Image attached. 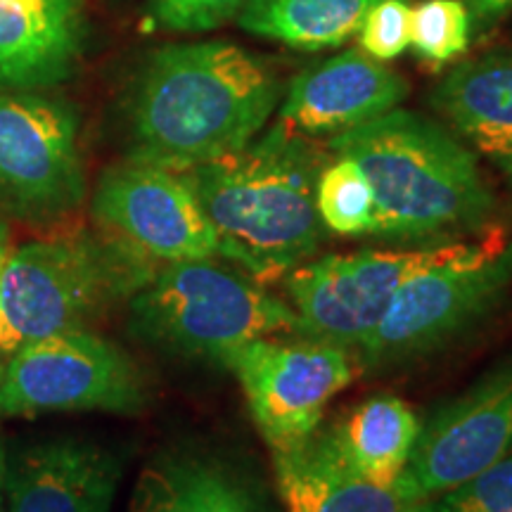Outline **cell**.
<instances>
[{"instance_id": "1", "label": "cell", "mask_w": 512, "mask_h": 512, "mask_svg": "<svg viewBox=\"0 0 512 512\" xmlns=\"http://www.w3.org/2000/svg\"><path fill=\"white\" fill-rule=\"evenodd\" d=\"M328 150L354 159L373 188L368 238L422 249L498 228L501 207L475 152L439 121L396 107L332 136Z\"/></svg>"}, {"instance_id": "2", "label": "cell", "mask_w": 512, "mask_h": 512, "mask_svg": "<svg viewBox=\"0 0 512 512\" xmlns=\"http://www.w3.org/2000/svg\"><path fill=\"white\" fill-rule=\"evenodd\" d=\"M280 91L273 69L233 43L157 50L131 100V159L183 174L238 152L264 131Z\"/></svg>"}, {"instance_id": "3", "label": "cell", "mask_w": 512, "mask_h": 512, "mask_svg": "<svg viewBox=\"0 0 512 512\" xmlns=\"http://www.w3.org/2000/svg\"><path fill=\"white\" fill-rule=\"evenodd\" d=\"M323 150L275 124L247 147L183 171L219 235V256L271 285L318 254Z\"/></svg>"}, {"instance_id": "4", "label": "cell", "mask_w": 512, "mask_h": 512, "mask_svg": "<svg viewBox=\"0 0 512 512\" xmlns=\"http://www.w3.org/2000/svg\"><path fill=\"white\" fill-rule=\"evenodd\" d=\"M157 261L110 233H72L10 249L0 278V356L60 332L88 330L157 271Z\"/></svg>"}, {"instance_id": "5", "label": "cell", "mask_w": 512, "mask_h": 512, "mask_svg": "<svg viewBox=\"0 0 512 512\" xmlns=\"http://www.w3.org/2000/svg\"><path fill=\"white\" fill-rule=\"evenodd\" d=\"M128 325L155 349L226 370L254 339L297 335V316L287 299L214 259L157 268L128 299Z\"/></svg>"}, {"instance_id": "6", "label": "cell", "mask_w": 512, "mask_h": 512, "mask_svg": "<svg viewBox=\"0 0 512 512\" xmlns=\"http://www.w3.org/2000/svg\"><path fill=\"white\" fill-rule=\"evenodd\" d=\"M512 290V242L501 228L415 273L354 351L368 373L411 366L453 344L501 309Z\"/></svg>"}, {"instance_id": "7", "label": "cell", "mask_w": 512, "mask_h": 512, "mask_svg": "<svg viewBox=\"0 0 512 512\" xmlns=\"http://www.w3.org/2000/svg\"><path fill=\"white\" fill-rule=\"evenodd\" d=\"M147 382L138 363L110 339L72 330L38 339L0 373V415L105 411L138 413Z\"/></svg>"}, {"instance_id": "8", "label": "cell", "mask_w": 512, "mask_h": 512, "mask_svg": "<svg viewBox=\"0 0 512 512\" xmlns=\"http://www.w3.org/2000/svg\"><path fill=\"white\" fill-rule=\"evenodd\" d=\"M467 242L309 259L283 278L287 302L297 316V335L356 351L415 273L451 259Z\"/></svg>"}, {"instance_id": "9", "label": "cell", "mask_w": 512, "mask_h": 512, "mask_svg": "<svg viewBox=\"0 0 512 512\" xmlns=\"http://www.w3.org/2000/svg\"><path fill=\"white\" fill-rule=\"evenodd\" d=\"M228 370L273 453L316 434L328 403L356 380L358 363L354 351L299 335L254 339Z\"/></svg>"}, {"instance_id": "10", "label": "cell", "mask_w": 512, "mask_h": 512, "mask_svg": "<svg viewBox=\"0 0 512 512\" xmlns=\"http://www.w3.org/2000/svg\"><path fill=\"white\" fill-rule=\"evenodd\" d=\"M512 456V354L420 422L396 489L411 503L470 482Z\"/></svg>"}, {"instance_id": "11", "label": "cell", "mask_w": 512, "mask_h": 512, "mask_svg": "<svg viewBox=\"0 0 512 512\" xmlns=\"http://www.w3.org/2000/svg\"><path fill=\"white\" fill-rule=\"evenodd\" d=\"M79 119L64 102L0 93V202L24 219H57L83 202Z\"/></svg>"}, {"instance_id": "12", "label": "cell", "mask_w": 512, "mask_h": 512, "mask_svg": "<svg viewBox=\"0 0 512 512\" xmlns=\"http://www.w3.org/2000/svg\"><path fill=\"white\" fill-rule=\"evenodd\" d=\"M93 216L105 233L157 264L214 259L219 235L178 171L128 159L107 169L93 195Z\"/></svg>"}, {"instance_id": "13", "label": "cell", "mask_w": 512, "mask_h": 512, "mask_svg": "<svg viewBox=\"0 0 512 512\" xmlns=\"http://www.w3.org/2000/svg\"><path fill=\"white\" fill-rule=\"evenodd\" d=\"M406 95L408 81L399 72L351 48L290 83L278 124L306 138H332L396 110Z\"/></svg>"}, {"instance_id": "14", "label": "cell", "mask_w": 512, "mask_h": 512, "mask_svg": "<svg viewBox=\"0 0 512 512\" xmlns=\"http://www.w3.org/2000/svg\"><path fill=\"white\" fill-rule=\"evenodd\" d=\"M121 460L105 446L55 439L31 446L8 470L10 512H110Z\"/></svg>"}, {"instance_id": "15", "label": "cell", "mask_w": 512, "mask_h": 512, "mask_svg": "<svg viewBox=\"0 0 512 512\" xmlns=\"http://www.w3.org/2000/svg\"><path fill=\"white\" fill-rule=\"evenodd\" d=\"M456 138L512 185V50L460 62L430 95Z\"/></svg>"}, {"instance_id": "16", "label": "cell", "mask_w": 512, "mask_h": 512, "mask_svg": "<svg viewBox=\"0 0 512 512\" xmlns=\"http://www.w3.org/2000/svg\"><path fill=\"white\" fill-rule=\"evenodd\" d=\"M81 0H0V88H46L81 53Z\"/></svg>"}, {"instance_id": "17", "label": "cell", "mask_w": 512, "mask_h": 512, "mask_svg": "<svg viewBox=\"0 0 512 512\" xmlns=\"http://www.w3.org/2000/svg\"><path fill=\"white\" fill-rule=\"evenodd\" d=\"M275 489L285 512H411L396 486L368 482L344 463L325 427L302 444L273 451Z\"/></svg>"}, {"instance_id": "18", "label": "cell", "mask_w": 512, "mask_h": 512, "mask_svg": "<svg viewBox=\"0 0 512 512\" xmlns=\"http://www.w3.org/2000/svg\"><path fill=\"white\" fill-rule=\"evenodd\" d=\"M128 512H273L264 491L226 460L169 451L140 472Z\"/></svg>"}, {"instance_id": "19", "label": "cell", "mask_w": 512, "mask_h": 512, "mask_svg": "<svg viewBox=\"0 0 512 512\" xmlns=\"http://www.w3.org/2000/svg\"><path fill=\"white\" fill-rule=\"evenodd\" d=\"M337 453L368 482L394 486L418 441L420 420L394 394H375L325 427Z\"/></svg>"}, {"instance_id": "20", "label": "cell", "mask_w": 512, "mask_h": 512, "mask_svg": "<svg viewBox=\"0 0 512 512\" xmlns=\"http://www.w3.org/2000/svg\"><path fill=\"white\" fill-rule=\"evenodd\" d=\"M380 0H247L238 24L297 50L335 48L354 38Z\"/></svg>"}, {"instance_id": "21", "label": "cell", "mask_w": 512, "mask_h": 512, "mask_svg": "<svg viewBox=\"0 0 512 512\" xmlns=\"http://www.w3.org/2000/svg\"><path fill=\"white\" fill-rule=\"evenodd\" d=\"M373 207V188L354 159L335 157L323 166L316 185V209L328 233L366 238L373 228Z\"/></svg>"}, {"instance_id": "22", "label": "cell", "mask_w": 512, "mask_h": 512, "mask_svg": "<svg viewBox=\"0 0 512 512\" xmlns=\"http://www.w3.org/2000/svg\"><path fill=\"white\" fill-rule=\"evenodd\" d=\"M470 29L472 15L463 0H425L411 10V48L432 69L467 53Z\"/></svg>"}, {"instance_id": "23", "label": "cell", "mask_w": 512, "mask_h": 512, "mask_svg": "<svg viewBox=\"0 0 512 512\" xmlns=\"http://www.w3.org/2000/svg\"><path fill=\"white\" fill-rule=\"evenodd\" d=\"M411 512H512V456L470 482L427 498Z\"/></svg>"}, {"instance_id": "24", "label": "cell", "mask_w": 512, "mask_h": 512, "mask_svg": "<svg viewBox=\"0 0 512 512\" xmlns=\"http://www.w3.org/2000/svg\"><path fill=\"white\" fill-rule=\"evenodd\" d=\"M411 46V8L406 0H380L358 29V48L380 62L399 57Z\"/></svg>"}, {"instance_id": "25", "label": "cell", "mask_w": 512, "mask_h": 512, "mask_svg": "<svg viewBox=\"0 0 512 512\" xmlns=\"http://www.w3.org/2000/svg\"><path fill=\"white\" fill-rule=\"evenodd\" d=\"M247 0H155L152 22L169 31H211L238 17Z\"/></svg>"}, {"instance_id": "26", "label": "cell", "mask_w": 512, "mask_h": 512, "mask_svg": "<svg viewBox=\"0 0 512 512\" xmlns=\"http://www.w3.org/2000/svg\"><path fill=\"white\" fill-rule=\"evenodd\" d=\"M463 3L470 10L472 19H477L482 24L496 22L505 12L512 10V0H463Z\"/></svg>"}, {"instance_id": "27", "label": "cell", "mask_w": 512, "mask_h": 512, "mask_svg": "<svg viewBox=\"0 0 512 512\" xmlns=\"http://www.w3.org/2000/svg\"><path fill=\"white\" fill-rule=\"evenodd\" d=\"M10 228H8V221L0 216V278H3V266H5V259H8L10 254ZM5 363H3V356H0V373H3Z\"/></svg>"}, {"instance_id": "28", "label": "cell", "mask_w": 512, "mask_h": 512, "mask_svg": "<svg viewBox=\"0 0 512 512\" xmlns=\"http://www.w3.org/2000/svg\"><path fill=\"white\" fill-rule=\"evenodd\" d=\"M5 477H8V463H5V453H3V446H0V512H5L3 508V489H5Z\"/></svg>"}]
</instances>
